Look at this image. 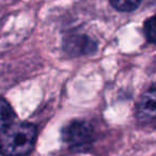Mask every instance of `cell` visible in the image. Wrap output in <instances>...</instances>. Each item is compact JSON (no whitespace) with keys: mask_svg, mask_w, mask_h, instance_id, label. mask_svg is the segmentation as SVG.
Wrapping results in <instances>:
<instances>
[{"mask_svg":"<svg viewBox=\"0 0 156 156\" xmlns=\"http://www.w3.org/2000/svg\"><path fill=\"white\" fill-rule=\"evenodd\" d=\"M138 111L147 119H156V89L150 90L141 96L138 103Z\"/></svg>","mask_w":156,"mask_h":156,"instance_id":"277c9868","label":"cell"},{"mask_svg":"<svg viewBox=\"0 0 156 156\" xmlns=\"http://www.w3.org/2000/svg\"><path fill=\"white\" fill-rule=\"evenodd\" d=\"M62 139L67 147L83 150L93 140L92 127L85 121H72L62 130Z\"/></svg>","mask_w":156,"mask_h":156,"instance_id":"7a4b0ae2","label":"cell"},{"mask_svg":"<svg viewBox=\"0 0 156 156\" xmlns=\"http://www.w3.org/2000/svg\"><path fill=\"white\" fill-rule=\"evenodd\" d=\"M64 48L69 54L79 56L94 50L96 45L86 35H71L65 40Z\"/></svg>","mask_w":156,"mask_h":156,"instance_id":"3957f363","label":"cell"},{"mask_svg":"<svg viewBox=\"0 0 156 156\" xmlns=\"http://www.w3.org/2000/svg\"><path fill=\"white\" fill-rule=\"evenodd\" d=\"M144 33L151 43L156 44V14L145 22Z\"/></svg>","mask_w":156,"mask_h":156,"instance_id":"8992f818","label":"cell"},{"mask_svg":"<svg viewBox=\"0 0 156 156\" xmlns=\"http://www.w3.org/2000/svg\"><path fill=\"white\" fill-rule=\"evenodd\" d=\"M110 5L112 7H115L119 11H124V12H129L134 11L140 5V1H127V0H124V1H111Z\"/></svg>","mask_w":156,"mask_h":156,"instance_id":"52a82bcc","label":"cell"},{"mask_svg":"<svg viewBox=\"0 0 156 156\" xmlns=\"http://www.w3.org/2000/svg\"><path fill=\"white\" fill-rule=\"evenodd\" d=\"M37 138L33 124L13 123L0 132V153L5 156H26L32 151Z\"/></svg>","mask_w":156,"mask_h":156,"instance_id":"6da1fadb","label":"cell"},{"mask_svg":"<svg viewBox=\"0 0 156 156\" xmlns=\"http://www.w3.org/2000/svg\"><path fill=\"white\" fill-rule=\"evenodd\" d=\"M15 119V112L11 105L5 100L0 98V130L5 129V127L13 124Z\"/></svg>","mask_w":156,"mask_h":156,"instance_id":"5b68a950","label":"cell"}]
</instances>
